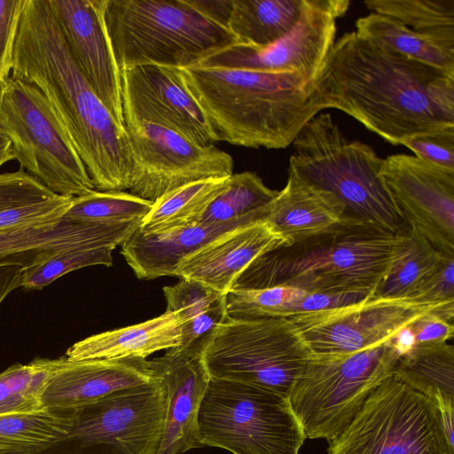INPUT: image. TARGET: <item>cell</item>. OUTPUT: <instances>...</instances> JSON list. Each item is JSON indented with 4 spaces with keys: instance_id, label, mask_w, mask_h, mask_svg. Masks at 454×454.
Here are the masks:
<instances>
[{
    "instance_id": "cell-44",
    "label": "cell",
    "mask_w": 454,
    "mask_h": 454,
    "mask_svg": "<svg viewBox=\"0 0 454 454\" xmlns=\"http://www.w3.org/2000/svg\"><path fill=\"white\" fill-rule=\"evenodd\" d=\"M453 316L444 311H432L414 320L410 327L416 345L444 343L450 340L454 332Z\"/></svg>"
},
{
    "instance_id": "cell-42",
    "label": "cell",
    "mask_w": 454,
    "mask_h": 454,
    "mask_svg": "<svg viewBox=\"0 0 454 454\" xmlns=\"http://www.w3.org/2000/svg\"><path fill=\"white\" fill-rule=\"evenodd\" d=\"M23 0H0V83L11 75Z\"/></svg>"
},
{
    "instance_id": "cell-8",
    "label": "cell",
    "mask_w": 454,
    "mask_h": 454,
    "mask_svg": "<svg viewBox=\"0 0 454 454\" xmlns=\"http://www.w3.org/2000/svg\"><path fill=\"white\" fill-rule=\"evenodd\" d=\"M203 446L233 454H298L306 437L286 396L210 378L198 413Z\"/></svg>"
},
{
    "instance_id": "cell-13",
    "label": "cell",
    "mask_w": 454,
    "mask_h": 454,
    "mask_svg": "<svg viewBox=\"0 0 454 454\" xmlns=\"http://www.w3.org/2000/svg\"><path fill=\"white\" fill-rule=\"evenodd\" d=\"M130 152L129 192L154 202L187 184L228 177L231 156L214 145L192 142L176 131L149 122L125 125Z\"/></svg>"
},
{
    "instance_id": "cell-15",
    "label": "cell",
    "mask_w": 454,
    "mask_h": 454,
    "mask_svg": "<svg viewBox=\"0 0 454 454\" xmlns=\"http://www.w3.org/2000/svg\"><path fill=\"white\" fill-rule=\"evenodd\" d=\"M349 4V0H310L297 26L280 40L264 47L234 43L196 66L294 73L312 81L335 43L337 20Z\"/></svg>"
},
{
    "instance_id": "cell-10",
    "label": "cell",
    "mask_w": 454,
    "mask_h": 454,
    "mask_svg": "<svg viewBox=\"0 0 454 454\" xmlns=\"http://www.w3.org/2000/svg\"><path fill=\"white\" fill-rule=\"evenodd\" d=\"M0 132L11 141L14 160L55 194L78 197L96 190L35 86L11 75L0 83Z\"/></svg>"
},
{
    "instance_id": "cell-31",
    "label": "cell",
    "mask_w": 454,
    "mask_h": 454,
    "mask_svg": "<svg viewBox=\"0 0 454 454\" xmlns=\"http://www.w3.org/2000/svg\"><path fill=\"white\" fill-rule=\"evenodd\" d=\"M228 178L190 183L163 195L153 203L139 231L145 235H155L200 224L210 203L225 188Z\"/></svg>"
},
{
    "instance_id": "cell-39",
    "label": "cell",
    "mask_w": 454,
    "mask_h": 454,
    "mask_svg": "<svg viewBox=\"0 0 454 454\" xmlns=\"http://www.w3.org/2000/svg\"><path fill=\"white\" fill-rule=\"evenodd\" d=\"M74 197L51 199L0 210V233L61 221Z\"/></svg>"
},
{
    "instance_id": "cell-3",
    "label": "cell",
    "mask_w": 454,
    "mask_h": 454,
    "mask_svg": "<svg viewBox=\"0 0 454 454\" xmlns=\"http://www.w3.org/2000/svg\"><path fill=\"white\" fill-rule=\"evenodd\" d=\"M216 142L285 149L321 108L311 81L294 73L193 66L175 68Z\"/></svg>"
},
{
    "instance_id": "cell-38",
    "label": "cell",
    "mask_w": 454,
    "mask_h": 454,
    "mask_svg": "<svg viewBox=\"0 0 454 454\" xmlns=\"http://www.w3.org/2000/svg\"><path fill=\"white\" fill-rule=\"evenodd\" d=\"M110 247L76 248L60 252L38 264L24 268L20 287L41 289L57 278L75 270L96 265L110 267L113 250Z\"/></svg>"
},
{
    "instance_id": "cell-18",
    "label": "cell",
    "mask_w": 454,
    "mask_h": 454,
    "mask_svg": "<svg viewBox=\"0 0 454 454\" xmlns=\"http://www.w3.org/2000/svg\"><path fill=\"white\" fill-rule=\"evenodd\" d=\"M106 0H48L77 67L122 127L121 72L107 34Z\"/></svg>"
},
{
    "instance_id": "cell-47",
    "label": "cell",
    "mask_w": 454,
    "mask_h": 454,
    "mask_svg": "<svg viewBox=\"0 0 454 454\" xmlns=\"http://www.w3.org/2000/svg\"><path fill=\"white\" fill-rule=\"evenodd\" d=\"M14 160L11 141L0 132V168L6 162Z\"/></svg>"
},
{
    "instance_id": "cell-36",
    "label": "cell",
    "mask_w": 454,
    "mask_h": 454,
    "mask_svg": "<svg viewBox=\"0 0 454 454\" xmlns=\"http://www.w3.org/2000/svg\"><path fill=\"white\" fill-rule=\"evenodd\" d=\"M153 202L124 191H97L74 197L63 215L65 221L92 224H120L142 220Z\"/></svg>"
},
{
    "instance_id": "cell-1",
    "label": "cell",
    "mask_w": 454,
    "mask_h": 454,
    "mask_svg": "<svg viewBox=\"0 0 454 454\" xmlns=\"http://www.w3.org/2000/svg\"><path fill=\"white\" fill-rule=\"evenodd\" d=\"M311 84L321 110H340L394 145L454 127V71L385 51L356 31L334 43Z\"/></svg>"
},
{
    "instance_id": "cell-29",
    "label": "cell",
    "mask_w": 454,
    "mask_h": 454,
    "mask_svg": "<svg viewBox=\"0 0 454 454\" xmlns=\"http://www.w3.org/2000/svg\"><path fill=\"white\" fill-rule=\"evenodd\" d=\"M392 374L433 399L440 409L454 408V348L444 343L416 345L401 356Z\"/></svg>"
},
{
    "instance_id": "cell-46",
    "label": "cell",
    "mask_w": 454,
    "mask_h": 454,
    "mask_svg": "<svg viewBox=\"0 0 454 454\" xmlns=\"http://www.w3.org/2000/svg\"><path fill=\"white\" fill-rule=\"evenodd\" d=\"M390 340L400 356L408 353L416 345L410 325L401 328Z\"/></svg>"
},
{
    "instance_id": "cell-28",
    "label": "cell",
    "mask_w": 454,
    "mask_h": 454,
    "mask_svg": "<svg viewBox=\"0 0 454 454\" xmlns=\"http://www.w3.org/2000/svg\"><path fill=\"white\" fill-rule=\"evenodd\" d=\"M310 0H231L227 27L237 43L264 47L287 35Z\"/></svg>"
},
{
    "instance_id": "cell-17",
    "label": "cell",
    "mask_w": 454,
    "mask_h": 454,
    "mask_svg": "<svg viewBox=\"0 0 454 454\" xmlns=\"http://www.w3.org/2000/svg\"><path fill=\"white\" fill-rule=\"evenodd\" d=\"M121 72L124 126L149 122L201 145L216 142L204 114L181 84L175 68L145 65Z\"/></svg>"
},
{
    "instance_id": "cell-2",
    "label": "cell",
    "mask_w": 454,
    "mask_h": 454,
    "mask_svg": "<svg viewBox=\"0 0 454 454\" xmlns=\"http://www.w3.org/2000/svg\"><path fill=\"white\" fill-rule=\"evenodd\" d=\"M11 76L43 94L97 191L129 190L130 152L125 128L77 67L48 0H23Z\"/></svg>"
},
{
    "instance_id": "cell-25",
    "label": "cell",
    "mask_w": 454,
    "mask_h": 454,
    "mask_svg": "<svg viewBox=\"0 0 454 454\" xmlns=\"http://www.w3.org/2000/svg\"><path fill=\"white\" fill-rule=\"evenodd\" d=\"M182 319L176 311L127 327L103 332L75 342L66 352L70 361L91 359H146L180 344Z\"/></svg>"
},
{
    "instance_id": "cell-6",
    "label": "cell",
    "mask_w": 454,
    "mask_h": 454,
    "mask_svg": "<svg viewBox=\"0 0 454 454\" xmlns=\"http://www.w3.org/2000/svg\"><path fill=\"white\" fill-rule=\"evenodd\" d=\"M289 169L333 194L351 219L394 234L410 227L380 176L382 158L368 145L349 141L329 114H317L293 142Z\"/></svg>"
},
{
    "instance_id": "cell-32",
    "label": "cell",
    "mask_w": 454,
    "mask_h": 454,
    "mask_svg": "<svg viewBox=\"0 0 454 454\" xmlns=\"http://www.w3.org/2000/svg\"><path fill=\"white\" fill-rule=\"evenodd\" d=\"M356 28L360 36L385 51L454 71V51L444 49L392 17L372 12L357 19Z\"/></svg>"
},
{
    "instance_id": "cell-4",
    "label": "cell",
    "mask_w": 454,
    "mask_h": 454,
    "mask_svg": "<svg viewBox=\"0 0 454 454\" xmlns=\"http://www.w3.org/2000/svg\"><path fill=\"white\" fill-rule=\"evenodd\" d=\"M404 239L405 231L394 234L353 220L328 233L260 255L230 290L287 286L309 293L372 295Z\"/></svg>"
},
{
    "instance_id": "cell-21",
    "label": "cell",
    "mask_w": 454,
    "mask_h": 454,
    "mask_svg": "<svg viewBox=\"0 0 454 454\" xmlns=\"http://www.w3.org/2000/svg\"><path fill=\"white\" fill-rule=\"evenodd\" d=\"M286 246L263 220L222 234L180 261L173 276L200 282L226 294L260 255Z\"/></svg>"
},
{
    "instance_id": "cell-20",
    "label": "cell",
    "mask_w": 454,
    "mask_h": 454,
    "mask_svg": "<svg viewBox=\"0 0 454 454\" xmlns=\"http://www.w3.org/2000/svg\"><path fill=\"white\" fill-rule=\"evenodd\" d=\"M140 358L70 361L59 357L41 395L42 408L72 409L156 380Z\"/></svg>"
},
{
    "instance_id": "cell-40",
    "label": "cell",
    "mask_w": 454,
    "mask_h": 454,
    "mask_svg": "<svg viewBox=\"0 0 454 454\" xmlns=\"http://www.w3.org/2000/svg\"><path fill=\"white\" fill-rule=\"evenodd\" d=\"M57 196L23 169L0 174V210Z\"/></svg>"
},
{
    "instance_id": "cell-16",
    "label": "cell",
    "mask_w": 454,
    "mask_h": 454,
    "mask_svg": "<svg viewBox=\"0 0 454 454\" xmlns=\"http://www.w3.org/2000/svg\"><path fill=\"white\" fill-rule=\"evenodd\" d=\"M380 176L408 226L454 255V170L399 153L383 160Z\"/></svg>"
},
{
    "instance_id": "cell-24",
    "label": "cell",
    "mask_w": 454,
    "mask_h": 454,
    "mask_svg": "<svg viewBox=\"0 0 454 454\" xmlns=\"http://www.w3.org/2000/svg\"><path fill=\"white\" fill-rule=\"evenodd\" d=\"M259 220L241 219L223 224H196L169 232L145 235L139 229L121 246V253L136 276L153 279L173 276L188 254L236 228Z\"/></svg>"
},
{
    "instance_id": "cell-7",
    "label": "cell",
    "mask_w": 454,
    "mask_h": 454,
    "mask_svg": "<svg viewBox=\"0 0 454 454\" xmlns=\"http://www.w3.org/2000/svg\"><path fill=\"white\" fill-rule=\"evenodd\" d=\"M399 357L391 340L347 355L311 354L287 396L306 439L333 440Z\"/></svg>"
},
{
    "instance_id": "cell-35",
    "label": "cell",
    "mask_w": 454,
    "mask_h": 454,
    "mask_svg": "<svg viewBox=\"0 0 454 454\" xmlns=\"http://www.w3.org/2000/svg\"><path fill=\"white\" fill-rule=\"evenodd\" d=\"M278 191L270 189L254 172L232 174L225 188L210 203L200 223L223 224L241 219L263 220Z\"/></svg>"
},
{
    "instance_id": "cell-12",
    "label": "cell",
    "mask_w": 454,
    "mask_h": 454,
    "mask_svg": "<svg viewBox=\"0 0 454 454\" xmlns=\"http://www.w3.org/2000/svg\"><path fill=\"white\" fill-rule=\"evenodd\" d=\"M156 378L72 408L67 437L47 454H156L167 411Z\"/></svg>"
},
{
    "instance_id": "cell-27",
    "label": "cell",
    "mask_w": 454,
    "mask_h": 454,
    "mask_svg": "<svg viewBox=\"0 0 454 454\" xmlns=\"http://www.w3.org/2000/svg\"><path fill=\"white\" fill-rule=\"evenodd\" d=\"M167 311L182 319V337L176 347L203 353L216 327L227 318L226 294L200 282L180 278L163 287Z\"/></svg>"
},
{
    "instance_id": "cell-5",
    "label": "cell",
    "mask_w": 454,
    "mask_h": 454,
    "mask_svg": "<svg viewBox=\"0 0 454 454\" xmlns=\"http://www.w3.org/2000/svg\"><path fill=\"white\" fill-rule=\"evenodd\" d=\"M105 20L121 71L145 65L190 67L237 43L199 0H106Z\"/></svg>"
},
{
    "instance_id": "cell-19",
    "label": "cell",
    "mask_w": 454,
    "mask_h": 454,
    "mask_svg": "<svg viewBox=\"0 0 454 454\" xmlns=\"http://www.w3.org/2000/svg\"><path fill=\"white\" fill-rule=\"evenodd\" d=\"M200 352L173 348L148 360L153 374L164 384L167 411L156 454H183L203 447L198 435V413L210 376Z\"/></svg>"
},
{
    "instance_id": "cell-34",
    "label": "cell",
    "mask_w": 454,
    "mask_h": 454,
    "mask_svg": "<svg viewBox=\"0 0 454 454\" xmlns=\"http://www.w3.org/2000/svg\"><path fill=\"white\" fill-rule=\"evenodd\" d=\"M372 12L392 17L454 51V0H365Z\"/></svg>"
},
{
    "instance_id": "cell-26",
    "label": "cell",
    "mask_w": 454,
    "mask_h": 454,
    "mask_svg": "<svg viewBox=\"0 0 454 454\" xmlns=\"http://www.w3.org/2000/svg\"><path fill=\"white\" fill-rule=\"evenodd\" d=\"M363 294H327L278 286L262 289L230 290L226 311L231 319L290 318L363 301Z\"/></svg>"
},
{
    "instance_id": "cell-33",
    "label": "cell",
    "mask_w": 454,
    "mask_h": 454,
    "mask_svg": "<svg viewBox=\"0 0 454 454\" xmlns=\"http://www.w3.org/2000/svg\"><path fill=\"white\" fill-rule=\"evenodd\" d=\"M442 254L416 229L410 227L401 250L371 298L411 300L436 270Z\"/></svg>"
},
{
    "instance_id": "cell-23",
    "label": "cell",
    "mask_w": 454,
    "mask_h": 454,
    "mask_svg": "<svg viewBox=\"0 0 454 454\" xmlns=\"http://www.w3.org/2000/svg\"><path fill=\"white\" fill-rule=\"evenodd\" d=\"M286 186L270 203L263 217L285 247L333 231L351 219L331 192L301 178L288 168Z\"/></svg>"
},
{
    "instance_id": "cell-30",
    "label": "cell",
    "mask_w": 454,
    "mask_h": 454,
    "mask_svg": "<svg viewBox=\"0 0 454 454\" xmlns=\"http://www.w3.org/2000/svg\"><path fill=\"white\" fill-rule=\"evenodd\" d=\"M71 409L0 415V454H47L64 440Z\"/></svg>"
},
{
    "instance_id": "cell-45",
    "label": "cell",
    "mask_w": 454,
    "mask_h": 454,
    "mask_svg": "<svg viewBox=\"0 0 454 454\" xmlns=\"http://www.w3.org/2000/svg\"><path fill=\"white\" fill-rule=\"evenodd\" d=\"M23 269L15 265L0 266V304L10 293L20 287Z\"/></svg>"
},
{
    "instance_id": "cell-37",
    "label": "cell",
    "mask_w": 454,
    "mask_h": 454,
    "mask_svg": "<svg viewBox=\"0 0 454 454\" xmlns=\"http://www.w3.org/2000/svg\"><path fill=\"white\" fill-rule=\"evenodd\" d=\"M59 358H35L0 372V415L42 410L41 395Z\"/></svg>"
},
{
    "instance_id": "cell-11",
    "label": "cell",
    "mask_w": 454,
    "mask_h": 454,
    "mask_svg": "<svg viewBox=\"0 0 454 454\" xmlns=\"http://www.w3.org/2000/svg\"><path fill=\"white\" fill-rule=\"evenodd\" d=\"M311 352L289 318H227L202 358L210 378L250 384L288 396Z\"/></svg>"
},
{
    "instance_id": "cell-22",
    "label": "cell",
    "mask_w": 454,
    "mask_h": 454,
    "mask_svg": "<svg viewBox=\"0 0 454 454\" xmlns=\"http://www.w3.org/2000/svg\"><path fill=\"white\" fill-rule=\"evenodd\" d=\"M142 220L120 224L61 221L0 233V266L27 268L70 249L121 245Z\"/></svg>"
},
{
    "instance_id": "cell-14",
    "label": "cell",
    "mask_w": 454,
    "mask_h": 454,
    "mask_svg": "<svg viewBox=\"0 0 454 454\" xmlns=\"http://www.w3.org/2000/svg\"><path fill=\"white\" fill-rule=\"evenodd\" d=\"M454 314V301L420 302L368 296L348 305L290 317L313 355H347L390 340L401 328L432 312Z\"/></svg>"
},
{
    "instance_id": "cell-9",
    "label": "cell",
    "mask_w": 454,
    "mask_h": 454,
    "mask_svg": "<svg viewBox=\"0 0 454 454\" xmlns=\"http://www.w3.org/2000/svg\"><path fill=\"white\" fill-rule=\"evenodd\" d=\"M328 443L327 454H454L437 403L393 374Z\"/></svg>"
},
{
    "instance_id": "cell-41",
    "label": "cell",
    "mask_w": 454,
    "mask_h": 454,
    "mask_svg": "<svg viewBox=\"0 0 454 454\" xmlns=\"http://www.w3.org/2000/svg\"><path fill=\"white\" fill-rule=\"evenodd\" d=\"M402 145L422 160L454 170V127L411 137Z\"/></svg>"
},
{
    "instance_id": "cell-43",
    "label": "cell",
    "mask_w": 454,
    "mask_h": 454,
    "mask_svg": "<svg viewBox=\"0 0 454 454\" xmlns=\"http://www.w3.org/2000/svg\"><path fill=\"white\" fill-rule=\"evenodd\" d=\"M411 300L420 302L454 301V255L442 254L436 270Z\"/></svg>"
}]
</instances>
